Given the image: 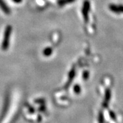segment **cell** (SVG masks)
<instances>
[{
	"mask_svg": "<svg viewBox=\"0 0 123 123\" xmlns=\"http://www.w3.org/2000/svg\"><path fill=\"white\" fill-rule=\"evenodd\" d=\"M11 31H12V29H11V27L10 26H8L6 29V31H5V38H4V40H3V44H2V47H3V49H7L8 47V45L9 43V38H10V35H11Z\"/></svg>",
	"mask_w": 123,
	"mask_h": 123,
	"instance_id": "1",
	"label": "cell"
},
{
	"mask_svg": "<svg viewBox=\"0 0 123 123\" xmlns=\"http://www.w3.org/2000/svg\"><path fill=\"white\" fill-rule=\"evenodd\" d=\"M89 9H90V2L88 0H86L83 3V9H82L83 17L86 22H87L88 20V13L89 12Z\"/></svg>",
	"mask_w": 123,
	"mask_h": 123,
	"instance_id": "2",
	"label": "cell"
},
{
	"mask_svg": "<svg viewBox=\"0 0 123 123\" xmlns=\"http://www.w3.org/2000/svg\"><path fill=\"white\" fill-rule=\"evenodd\" d=\"M109 8L112 12L116 13V14L123 13V5L111 4L109 6Z\"/></svg>",
	"mask_w": 123,
	"mask_h": 123,
	"instance_id": "3",
	"label": "cell"
},
{
	"mask_svg": "<svg viewBox=\"0 0 123 123\" xmlns=\"http://www.w3.org/2000/svg\"><path fill=\"white\" fill-rule=\"evenodd\" d=\"M111 90L109 89H108L106 90V93H105V102H103V107L104 108H107L108 106V104L109 102V101L111 99Z\"/></svg>",
	"mask_w": 123,
	"mask_h": 123,
	"instance_id": "4",
	"label": "cell"
},
{
	"mask_svg": "<svg viewBox=\"0 0 123 123\" xmlns=\"http://www.w3.org/2000/svg\"><path fill=\"white\" fill-rule=\"evenodd\" d=\"M0 7L3 10V11L6 13V14H8L9 13L10 11H9V9L8 8V7L7 6V5L5 4V3L3 1V0H0Z\"/></svg>",
	"mask_w": 123,
	"mask_h": 123,
	"instance_id": "5",
	"label": "cell"
},
{
	"mask_svg": "<svg viewBox=\"0 0 123 123\" xmlns=\"http://www.w3.org/2000/svg\"><path fill=\"white\" fill-rule=\"evenodd\" d=\"M75 1V0H58V3L59 6H64L67 4H69V3H73Z\"/></svg>",
	"mask_w": 123,
	"mask_h": 123,
	"instance_id": "6",
	"label": "cell"
},
{
	"mask_svg": "<svg viewBox=\"0 0 123 123\" xmlns=\"http://www.w3.org/2000/svg\"><path fill=\"white\" fill-rule=\"evenodd\" d=\"M52 52H53V50H52L51 48L50 47H48V48H45L43 51V54L45 55L46 57L49 56L51 54Z\"/></svg>",
	"mask_w": 123,
	"mask_h": 123,
	"instance_id": "7",
	"label": "cell"
},
{
	"mask_svg": "<svg viewBox=\"0 0 123 123\" xmlns=\"http://www.w3.org/2000/svg\"><path fill=\"white\" fill-rule=\"evenodd\" d=\"M98 123H105V117L102 111H100L98 116Z\"/></svg>",
	"mask_w": 123,
	"mask_h": 123,
	"instance_id": "8",
	"label": "cell"
},
{
	"mask_svg": "<svg viewBox=\"0 0 123 123\" xmlns=\"http://www.w3.org/2000/svg\"><path fill=\"white\" fill-rule=\"evenodd\" d=\"M74 91L76 94H80L81 92V87L80 86L78 85H76V86L74 87Z\"/></svg>",
	"mask_w": 123,
	"mask_h": 123,
	"instance_id": "9",
	"label": "cell"
},
{
	"mask_svg": "<svg viewBox=\"0 0 123 123\" xmlns=\"http://www.w3.org/2000/svg\"><path fill=\"white\" fill-rule=\"evenodd\" d=\"M109 115L111 116V118L113 119V120H116V114L113 111H109Z\"/></svg>",
	"mask_w": 123,
	"mask_h": 123,
	"instance_id": "10",
	"label": "cell"
},
{
	"mask_svg": "<svg viewBox=\"0 0 123 123\" xmlns=\"http://www.w3.org/2000/svg\"><path fill=\"white\" fill-rule=\"evenodd\" d=\"M14 3H19L22 1V0H12Z\"/></svg>",
	"mask_w": 123,
	"mask_h": 123,
	"instance_id": "11",
	"label": "cell"
}]
</instances>
